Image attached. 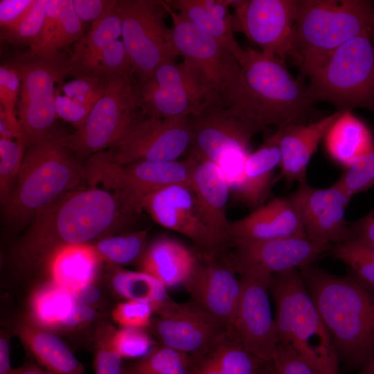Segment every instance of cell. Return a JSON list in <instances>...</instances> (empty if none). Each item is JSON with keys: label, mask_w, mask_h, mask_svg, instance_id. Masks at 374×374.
I'll list each match as a JSON object with an SVG mask.
<instances>
[{"label": "cell", "mask_w": 374, "mask_h": 374, "mask_svg": "<svg viewBox=\"0 0 374 374\" xmlns=\"http://www.w3.org/2000/svg\"><path fill=\"white\" fill-rule=\"evenodd\" d=\"M373 147H374V145H373Z\"/></svg>", "instance_id": "91938a15"}, {"label": "cell", "mask_w": 374, "mask_h": 374, "mask_svg": "<svg viewBox=\"0 0 374 374\" xmlns=\"http://www.w3.org/2000/svg\"><path fill=\"white\" fill-rule=\"evenodd\" d=\"M334 184L351 198L374 186V147L345 168Z\"/></svg>", "instance_id": "7bdbcfd3"}, {"label": "cell", "mask_w": 374, "mask_h": 374, "mask_svg": "<svg viewBox=\"0 0 374 374\" xmlns=\"http://www.w3.org/2000/svg\"><path fill=\"white\" fill-rule=\"evenodd\" d=\"M64 53L51 56L23 53L12 62L20 78L17 116L26 148L45 138L57 115L55 99L62 78L68 75Z\"/></svg>", "instance_id": "ba28073f"}, {"label": "cell", "mask_w": 374, "mask_h": 374, "mask_svg": "<svg viewBox=\"0 0 374 374\" xmlns=\"http://www.w3.org/2000/svg\"><path fill=\"white\" fill-rule=\"evenodd\" d=\"M143 115L133 78L112 79L82 127L64 135V143L80 159L112 149Z\"/></svg>", "instance_id": "8fae6325"}, {"label": "cell", "mask_w": 374, "mask_h": 374, "mask_svg": "<svg viewBox=\"0 0 374 374\" xmlns=\"http://www.w3.org/2000/svg\"><path fill=\"white\" fill-rule=\"evenodd\" d=\"M10 374H53L41 366L30 362H25L19 367L12 368Z\"/></svg>", "instance_id": "9f6ffc18"}, {"label": "cell", "mask_w": 374, "mask_h": 374, "mask_svg": "<svg viewBox=\"0 0 374 374\" xmlns=\"http://www.w3.org/2000/svg\"><path fill=\"white\" fill-rule=\"evenodd\" d=\"M101 262L92 244H80L60 248L46 265L52 282L74 292L93 284Z\"/></svg>", "instance_id": "4dcf8cb0"}, {"label": "cell", "mask_w": 374, "mask_h": 374, "mask_svg": "<svg viewBox=\"0 0 374 374\" xmlns=\"http://www.w3.org/2000/svg\"><path fill=\"white\" fill-rule=\"evenodd\" d=\"M357 374H374V355Z\"/></svg>", "instance_id": "6f0895ef"}, {"label": "cell", "mask_w": 374, "mask_h": 374, "mask_svg": "<svg viewBox=\"0 0 374 374\" xmlns=\"http://www.w3.org/2000/svg\"><path fill=\"white\" fill-rule=\"evenodd\" d=\"M374 6L366 0H299L291 61L309 77L348 40L369 33Z\"/></svg>", "instance_id": "5b68a950"}, {"label": "cell", "mask_w": 374, "mask_h": 374, "mask_svg": "<svg viewBox=\"0 0 374 374\" xmlns=\"http://www.w3.org/2000/svg\"><path fill=\"white\" fill-rule=\"evenodd\" d=\"M122 42L131 60L137 82L149 80L161 64L179 57L172 33L165 22V1L119 0Z\"/></svg>", "instance_id": "7c38bea8"}, {"label": "cell", "mask_w": 374, "mask_h": 374, "mask_svg": "<svg viewBox=\"0 0 374 374\" xmlns=\"http://www.w3.org/2000/svg\"><path fill=\"white\" fill-rule=\"evenodd\" d=\"M117 2L112 0L107 10L75 43L68 61V75L77 77L105 47L121 37L122 23Z\"/></svg>", "instance_id": "836d02e7"}, {"label": "cell", "mask_w": 374, "mask_h": 374, "mask_svg": "<svg viewBox=\"0 0 374 374\" xmlns=\"http://www.w3.org/2000/svg\"><path fill=\"white\" fill-rule=\"evenodd\" d=\"M281 129L267 138L260 147L247 155L240 182L233 191L235 197L253 210L265 204L269 194L274 172L280 166Z\"/></svg>", "instance_id": "484cf974"}, {"label": "cell", "mask_w": 374, "mask_h": 374, "mask_svg": "<svg viewBox=\"0 0 374 374\" xmlns=\"http://www.w3.org/2000/svg\"><path fill=\"white\" fill-rule=\"evenodd\" d=\"M77 304L72 292L51 280L37 287L30 299V321L50 331L70 328Z\"/></svg>", "instance_id": "d6a6232c"}, {"label": "cell", "mask_w": 374, "mask_h": 374, "mask_svg": "<svg viewBox=\"0 0 374 374\" xmlns=\"http://www.w3.org/2000/svg\"><path fill=\"white\" fill-rule=\"evenodd\" d=\"M323 140L328 155L344 168L371 150L374 145L369 129L351 111H344Z\"/></svg>", "instance_id": "1f68e13d"}, {"label": "cell", "mask_w": 374, "mask_h": 374, "mask_svg": "<svg viewBox=\"0 0 374 374\" xmlns=\"http://www.w3.org/2000/svg\"><path fill=\"white\" fill-rule=\"evenodd\" d=\"M332 256L347 265L357 277L374 287V247L351 238L332 246Z\"/></svg>", "instance_id": "ab89813d"}, {"label": "cell", "mask_w": 374, "mask_h": 374, "mask_svg": "<svg viewBox=\"0 0 374 374\" xmlns=\"http://www.w3.org/2000/svg\"><path fill=\"white\" fill-rule=\"evenodd\" d=\"M15 332L36 362L47 371L53 374H83L82 363L51 331L28 321L20 323Z\"/></svg>", "instance_id": "f546056e"}, {"label": "cell", "mask_w": 374, "mask_h": 374, "mask_svg": "<svg viewBox=\"0 0 374 374\" xmlns=\"http://www.w3.org/2000/svg\"><path fill=\"white\" fill-rule=\"evenodd\" d=\"M146 231L109 235L92 244L101 262L116 267L139 261L147 248Z\"/></svg>", "instance_id": "74e56055"}, {"label": "cell", "mask_w": 374, "mask_h": 374, "mask_svg": "<svg viewBox=\"0 0 374 374\" xmlns=\"http://www.w3.org/2000/svg\"><path fill=\"white\" fill-rule=\"evenodd\" d=\"M273 363L276 374H321L290 347L278 344Z\"/></svg>", "instance_id": "c3c4849f"}, {"label": "cell", "mask_w": 374, "mask_h": 374, "mask_svg": "<svg viewBox=\"0 0 374 374\" xmlns=\"http://www.w3.org/2000/svg\"><path fill=\"white\" fill-rule=\"evenodd\" d=\"M111 285L118 296L146 303L158 316L168 313L178 304L170 296L164 285L140 270L131 271L117 267L112 274Z\"/></svg>", "instance_id": "e575fe53"}, {"label": "cell", "mask_w": 374, "mask_h": 374, "mask_svg": "<svg viewBox=\"0 0 374 374\" xmlns=\"http://www.w3.org/2000/svg\"><path fill=\"white\" fill-rule=\"evenodd\" d=\"M238 274L241 289L234 333L250 353L273 361L278 345L269 299L273 275L256 269Z\"/></svg>", "instance_id": "5bb4252c"}, {"label": "cell", "mask_w": 374, "mask_h": 374, "mask_svg": "<svg viewBox=\"0 0 374 374\" xmlns=\"http://www.w3.org/2000/svg\"><path fill=\"white\" fill-rule=\"evenodd\" d=\"M46 0H35L28 12L14 25L1 28V37L12 45L34 46L39 39Z\"/></svg>", "instance_id": "60d3db41"}, {"label": "cell", "mask_w": 374, "mask_h": 374, "mask_svg": "<svg viewBox=\"0 0 374 374\" xmlns=\"http://www.w3.org/2000/svg\"><path fill=\"white\" fill-rule=\"evenodd\" d=\"M299 0H231L233 32L244 34L263 54L285 64L293 54Z\"/></svg>", "instance_id": "4fadbf2b"}, {"label": "cell", "mask_w": 374, "mask_h": 374, "mask_svg": "<svg viewBox=\"0 0 374 374\" xmlns=\"http://www.w3.org/2000/svg\"><path fill=\"white\" fill-rule=\"evenodd\" d=\"M12 369L9 336L1 332L0 337V374H10Z\"/></svg>", "instance_id": "db71d44e"}, {"label": "cell", "mask_w": 374, "mask_h": 374, "mask_svg": "<svg viewBox=\"0 0 374 374\" xmlns=\"http://www.w3.org/2000/svg\"><path fill=\"white\" fill-rule=\"evenodd\" d=\"M218 258L204 259V262H198L183 286L193 301L229 332L234 333L241 289L240 278L228 256L221 260Z\"/></svg>", "instance_id": "7402d4cb"}, {"label": "cell", "mask_w": 374, "mask_h": 374, "mask_svg": "<svg viewBox=\"0 0 374 374\" xmlns=\"http://www.w3.org/2000/svg\"><path fill=\"white\" fill-rule=\"evenodd\" d=\"M240 75L229 91L224 105L231 107L259 130L302 123L314 103L308 85L296 79L285 64L252 48L240 64Z\"/></svg>", "instance_id": "3957f363"}, {"label": "cell", "mask_w": 374, "mask_h": 374, "mask_svg": "<svg viewBox=\"0 0 374 374\" xmlns=\"http://www.w3.org/2000/svg\"><path fill=\"white\" fill-rule=\"evenodd\" d=\"M303 224L306 237L312 242L331 247L350 238L346 210L352 199L334 184L326 188L299 184L287 196Z\"/></svg>", "instance_id": "e0dca14e"}, {"label": "cell", "mask_w": 374, "mask_h": 374, "mask_svg": "<svg viewBox=\"0 0 374 374\" xmlns=\"http://www.w3.org/2000/svg\"><path fill=\"white\" fill-rule=\"evenodd\" d=\"M112 2V0H72L75 13L84 24L93 23L100 18Z\"/></svg>", "instance_id": "816d5d0a"}, {"label": "cell", "mask_w": 374, "mask_h": 374, "mask_svg": "<svg viewBox=\"0 0 374 374\" xmlns=\"http://www.w3.org/2000/svg\"><path fill=\"white\" fill-rule=\"evenodd\" d=\"M270 292L278 344L290 347L321 374H340L332 340L300 270L274 274Z\"/></svg>", "instance_id": "8992f818"}, {"label": "cell", "mask_w": 374, "mask_h": 374, "mask_svg": "<svg viewBox=\"0 0 374 374\" xmlns=\"http://www.w3.org/2000/svg\"><path fill=\"white\" fill-rule=\"evenodd\" d=\"M233 252L228 256L238 273L256 269L272 275L300 269L312 263L330 250L307 237L266 240L232 239Z\"/></svg>", "instance_id": "ffe728a7"}, {"label": "cell", "mask_w": 374, "mask_h": 374, "mask_svg": "<svg viewBox=\"0 0 374 374\" xmlns=\"http://www.w3.org/2000/svg\"><path fill=\"white\" fill-rule=\"evenodd\" d=\"M143 115L189 118L213 104L222 105L217 91L204 76L182 61L159 66L152 76L136 83Z\"/></svg>", "instance_id": "30bf717a"}, {"label": "cell", "mask_w": 374, "mask_h": 374, "mask_svg": "<svg viewBox=\"0 0 374 374\" xmlns=\"http://www.w3.org/2000/svg\"><path fill=\"white\" fill-rule=\"evenodd\" d=\"M190 152L217 163L224 156L248 150L251 139L259 129L231 107L213 104L189 117Z\"/></svg>", "instance_id": "d6986e66"}, {"label": "cell", "mask_w": 374, "mask_h": 374, "mask_svg": "<svg viewBox=\"0 0 374 374\" xmlns=\"http://www.w3.org/2000/svg\"><path fill=\"white\" fill-rule=\"evenodd\" d=\"M115 330L108 324L100 326L96 330L93 356L95 374H123V357L113 342Z\"/></svg>", "instance_id": "ee69618b"}, {"label": "cell", "mask_w": 374, "mask_h": 374, "mask_svg": "<svg viewBox=\"0 0 374 374\" xmlns=\"http://www.w3.org/2000/svg\"><path fill=\"white\" fill-rule=\"evenodd\" d=\"M166 3V2H165ZM179 56L200 72L220 95L223 105L238 80L241 67L237 60L213 37L204 33L166 3Z\"/></svg>", "instance_id": "2e32d148"}, {"label": "cell", "mask_w": 374, "mask_h": 374, "mask_svg": "<svg viewBox=\"0 0 374 374\" xmlns=\"http://www.w3.org/2000/svg\"><path fill=\"white\" fill-rule=\"evenodd\" d=\"M232 239L266 240L306 237L302 221L287 197H276L250 214L231 222Z\"/></svg>", "instance_id": "cb8c5ba5"}, {"label": "cell", "mask_w": 374, "mask_h": 374, "mask_svg": "<svg viewBox=\"0 0 374 374\" xmlns=\"http://www.w3.org/2000/svg\"><path fill=\"white\" fill-rule=\"evenodd\" d=\"M198 262L195 255L184 244L163 237L147 247L139 261V267L168 288L183 285Z\"/></svg>", "instance_id": "83f0119b"}, {"label": "cell", "mask_w": 374, "mask_h": 374, "mask_svg": "<svg viewBox=\"0 0 374 374\" xmlns=\"http://www.w3.org/2000/svg\"><path fill=\"white\" fill-rule=\"evenodd\" d=\"M107 83L91 76L77 77L61 86L65 96L91 109L103 96Z\"/></svg>", "instance_id": "7dc6e473"}, {"label": "cell", "mask_w": 374, "mask_h": 374, "mask_svg": "<svg viewBox=\"0 0 374 374\" xmlns=\"http://www.w3.org/2000/svg\"><path fill=\"white\" fill-rule=\"evenodd\" d=\"M166 4L197 28L216 39L240 64L246 50L233 37L231 0H166Z\"/></svg>", "instance_id": "4316f807"}, {"label": "cell", "mask_w": 374, "mask_h": 374, "mask_svg": "<svg viewBox=\"0 0 374 374\" xmlns=\"http://www.w3.org/2000/svg\"><path fill=\"white\" fill-rule=\"evenodd\" d=\"M81 76L105 82L120 77L133 78L132 64L123 42L117 39L105 47L77 77Z\"/></svg>", "instance_id": "f35d334b"}, {"label": "cell", "mask_w": 374, "mask_h": 374, "mask_svg": "<svg viewBox=\"0 0 374 374\" xmlns=\"http://www.w3.org/2000/svg\"><path fill=\"white\" fill-rule=\"evenodd\" d=\"M88 184L100 186L120 195L134 212L146 196L174 185L191 186V166L183 161H143L120 165L109 151L92 155L85 165Z\"/></svg>", "instance_id": "9c48e42d"}, {"label": "cell", "mask_w": 374, "mask_h": 374, "mask_svg": "<svg viewBox=\"0 0 374 374\" xmlns=\"http://www.w3.org/2000/svg\"><path fill=\"white\" fill-rule=\"evenodd\" d=\"M35 0H1V28L10 27L16 24L31 8Z\"/></svg>", "instance_id": "f907efd6"}, {"label": "cell", "mask_w": 374, "mask_h": 374, "mask_svg": "<svg viewBox=\"0 0 374 374\" xmlns=\"http://www.w3.org/2000/svg\"><path fill=\"white\" fill-rule=\"evenodd\" d=\"M26 148L22 141L0 139V199L3 205L17 179Z\"/></svg>", "instance_id": "b9f144b4"}, {"label": "cell", "mask_w": 374, "mask_h": 374, "mask_svg": "<svg viewBox=\"0 0 374 374\" xmlns=\"http://www.w3.org/2000/svg\"><path fill=\"white\" fill-rule=\"evenodd\" d=\"M339 362L362 368L374 355V287L312 265L299 269Z\"/></svg>", "instance_id": "7a4b0ae2"}, {"label": "cell", "mask_w": 374, "mask_h": 374, "mask_svg": "<svg viewBox=\"0 0 374 374\" xmlns=\"http://www.w3.org/2000/svg\"><path fill=\"white\" fill-rule=\"evenodd\" d=\"M191 188L206 227L223 251L231 242V222L226 205L231 192L230 185L220 167L213 161L190 152Z\"/></svg>", "instance_id": "603a6c76"}, {"label": "cell", "mask_w": 374, "mask_h": 374, "mask_svg": "<svg viewBox=\"0 0 374 374\" xmlns=\"http://www.w3.org/2000/svg\"><path fill=\"white\" fill-rule=\"evenodd\" d=\"M344 111L321 118L308 124H294L283 127L280 139L281 176L288 182L306 181L308 166L317 147L335 121Z\"/></svg>", "instance_id": "d4e9b609"}, {"label": "cell", "mask_w": 374, "mask_h": 374, "mask_svg": "<svg viewBox=\"0 0 374 374\" xmlns=\"http://www.w3.org/2000/svg\"><path fill=\"white\" fill-rule=\"evenodd\" d=\"M134 212L118 193L89 185L70 190L38 213L20 239L15 259L23 268L47 263L60 248L90 244L116 230Z\"/></svg>", "instance_id": "6da1fadb"}, {"label": "cell", "mask_w": 374, "mask_h": 374, "mask_svg": "<svg viewBox=\"0 0 374 374\" xmlns=\"http://www.w3.org/2000/svg\"><path fill=\"white\" fill-rule=\"evenodd\" d=\"M141 208L161 226L190 239L204 259L222 254L205 224L191 186L174 185L152 193L141 201Z\"/></svg>", "instance_id": "ac0fdd59"}, {"label": "cell", "mask_w": 374, "mask_h": 374, "mask_svg": "<svg viewBox=\"0 0 374 374\" xmlns=\"http://www.w3.org/2000/svg\"><path fill=\"white\" fill-rule=\"evenodd\" d=\"M64 136L53 130L27 148L15 185L4 204L9 220L20 222L33 219L84 178L85 165L65 145Z\"/></svg>", "instance_id": "277c9868"}, {"label": "cell", "mask_w": 374, "mask_h": 374, "mask_svg": "<svg viewBox=\"0 0 374 374\" xmlns=\"http://www.w3.org/2000/svg\"><path fill=\"white\" fill-rule=\"evenodd\" d=\"M152 308L148 303L125 300L112 311V319L121 328L146 329L152 321Z\"/></svg>", "instance_id": "bcb514c9"}, {"label": "cell", "mask_w": 374, "mask_h": 374, "mask_svg": "<svg viewBox=\"0 0 374 374\" xmlns=\"http://www.w3.org/2000/svg\"><path fill=\"white\" fill-rule=\"evenodd\" d=\"M308 78L314 104L326 101L336 111L360 107L374 112V45L369 33L344 43Z\"/></svg>", "instance_id": "52a82bcc"}, {"label": "cell", "mask_w": 374, "mask_h": 374, "mask_svg": "<svg viewBox=\"0 0 374 374\" xmlns=\"http://www.w3.org/2000/svg\"><path fill=\"white\" fill-rule=\"evenodd\" d=\"M113 342L123 358L137 359L148 354L157 344L145 329L131 328L116 330Z\"/></svg>", "instance_id": "f6af8a7d"}, {"label": "cell", "mask_w": 374, "mask_h": 374, "mask_svg": "<svg viewBox=\"0 0 374 374\" xmlns=\"http://www.w3.org/2000/svg\"><path fill=\"white\" fill-rule=\"evenodd\" d=\"M369 37L372 43L374 45V17L373 19V22H372L370 30H369Z\"/></svg>", "instance_id": "680465c9"}, {"label": "cell", "mask_w": 374, "mask_h": 374, "mask_svg": "<svg viewBox=\"0 0 374 374\" xmlns=\"http://www.w3.org/2000/svg\"><path fill=\"white\" fill-rule=\"evenodd\" d=\"M84 24L76 15L72 0H46L41 35L26 53L39 56L62 53L84 36Z\"/></svg>", "instance_id": "f1b7e54d"}, {"label": "cell", "mask_w": 374, "mask_h": 374, "mask_svg": "<svg viewBox=\"0 0 374 374\" xmlns=\"http://www.w3.org/2000/svg\"><path fill=\"white\" fill-rule=\"evenodd\" d=\"M20 92V78L15 67H0V139L24 141L16 103Z\"/></svg>", "instance_id": "8d00e7d4"}, {"label": "cell", "mask_w": 374, "mask_h": 374, "mask_svg": "<svg viewBox=\"0 0 374 374\" xmlns=\"http://www.w3.org/2000/svg\"><path fill=\"white\" fill-rule=\"evenodd\" d=\"M350 238L359 239L374 247V210L358 220L350 223Z\"/></svg>", "instance_id": "f5cc1de1"}, {"label": "cell", "mask_w": 374, "mask_h": 374, "mask_svg": "<svg viewBox=\"0 0 374 374\" xmlns=\"http://www.w3.org/2000/svg\"><path fill=\"white\" fill-rule=\"evenodd\" d=\"M191 144L189 118H141L122 141L110 149L120 165L143 161L177 160Z\"/></svg>", "instance_id": "9a60e30c"}, {"label": "cell", "mask_w": 374, "mask_h": 374, "mask_svg": "<svg viewBox=\"0 0 374 374\" xmlns=\"http://www.w3.org/2000/svg\"><path fill=\"white\" fill-rule=\"evenodd\" d=\"M149 328L160 344L193 357L206 353L228 332L192 299L153 319Z\"/></svg>", "instance_id": "44dd1931"}, {"label": "cell", "mask_w": 374, "mask_h": 374, "mask_svg": "<svg viewBox=\"0 0 374 374\" xmlns=\"http://www.w3.org/2000/svg\"><path fill=\"white\" fill-rule=\"evenodd\" d=\"M59 88L55 99V110L57 117L71 123L79 129L87 118L91 108L82 103L60 93Z\"/></svg>", "instance_id": "681fc988"}, {"label": "cell", "mask_w": 374, "mask_h": 374, "mask_svg": "<svg viewBox=\"0 0 374 374\" xmlns=\"http://www.w3.org/2000/svg\"><path fill=\"white\" fill-rule=\"evenodd\" d=\"M194 358L161 344L143 357L123 364V374H192Z\"/></svg>", "instance_id": "d590c367"}, {"label": "cell", "mask_w": 374, "mask_h": 374, "mask_svg": "<svg viewBox=\"0 0 374 374\" xmlns=\"http://www.w3.org/2000/svg\"><path fill=\"white\" fill-rule=\"evenodd\" d=\"M71 292L77 302L90 306L98 301L100 296L98 289L93 284Z\"/></svg>", "instance_id": "11a10c76"}]
</instances>
